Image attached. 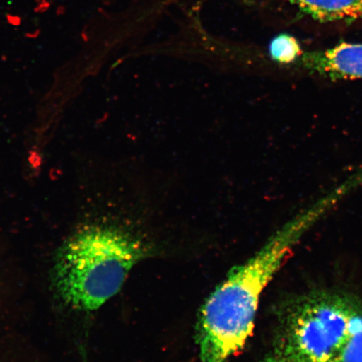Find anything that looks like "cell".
I'll return each instance as SVG.
<instances>
[{
    "instance_id": "obj_1",
    "label": "cell",
    "mask_w": 362,
    "mask_h": 362,
    "mask_svg": "<svg viewBox=\"0 0 362 362\" xmlns=\"http://www.w3.org/2000/svg\"><path fill=\"white\" fill-rule=\"evenodd\" d=\"M304 228L292 226L255 256L230 271L207 298L199 315L197 343L200 362H226L252 336L262 292L280 269Z\"/></svg>"
},
{
    "instance_id": "obj_2",
    "label": "cell",
    "mask_w": 362,
    "mask_h": 362,
    "mask_svg": "<svg viewBox=\"0 0 362 362\" xmlns=\"http://www.w3.org/2000/svg\"><path fill=\"white\" fill-rule=\"evenodd\" d=\"M146 255V247L133 235L112 226H88L58 253L57 291L72 309L97 310L120 291L131 270Z\"/></svg>"
},
{
    "instance_id": "obj_3",
    "label": "cell",
    "mask_w": 362,
    "mask_h": 362,
    "mask_svg": "<svg viewBox=\"0 0 362 362\" xmlns=\"http://www.w3.org/2000/svg\"><path fill=\"white\" fill-rule=\"evenodd\" d=\"M362 327V303L349 294L317 291L298 297L280 320L275 356L284 362H337Z\"/></svg>"
},
{
    "instance_id": "obj_4",
    "label": "cell",
    "mask_w": 362,
    "mask_h": 362,
    "mask_svg": "<svg viewBox=\"0 0 362 362\" xmlns=\"http://www.w3.org/2000/svg\"><path fill=\"white\" fill-rule=\"evenodd\" d=\"M308 67L330 78L362 79V44L341 43L327 51L307 54Z\"/></svg>"
},
{
    "instance_id": "obj_5",
    "label": "cell",
    "mask_w": 362,
    "mask_h": 362,
    "mask_svg": "<svg viewBox=\"0 0 362 362\" xmlns=\"http://www.w3.org/2000/svg\"><path fill=\"white\" fill-rule=\"evenodd\" d=\"M308 16L322 22L362 21V0H285Z\"/></svg>"
},
{
    "instance_id": "obj_6",
    "label": "cell",
    "mask_w": 362,
    "mask_h": 362,
    "mask_svg": "<svg viewBox=\"0 0 362 362\" xmlns=\"http://www.w3.org/2000/svg\"><path fill=\"white\" fill-rule=\"evenodd\" d=\"M269 54L272 60L279 64H291L302 56V49L298 40L288 34H279L271 40Z\"/></svg>"
},
{
    "instance_id": "obj_7",
    "label": "cell",
    "mask_w": 362,
    "mask_h": 362,
    "mask_svg": "<svg viewBox=\"0 0 362 362\" xmlns=\"http://www.w3.org/2000/svg\"><path fill=\"white\" fill-rule=\"evenodd\" d=\"M337 362H362V327L347 342Z\"/></svg>"
},
{
    "instance_id": "obj_8",
    "label": "cell",
    "mask_w": 362,
    "mask_h": 362,
    "mask_svg": "<svg viewBox=\"0 0 362 362\" xmlns=\"http://www.w3.org/2000/svg\"><path fill=\"white\" fill-rule=\"evenodd\" d=\"M261 362H284L281 360L279 359L278 357L275 356L267 357L266 359L262 361Z\"/></svg>"
}]
</instances>
